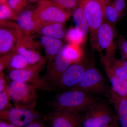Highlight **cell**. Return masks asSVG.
I'll list each match as a JSON object with an SVG mask.
<instances>
[{
    "instance_id": "6da1fadb",
    "label": "cell",
    "mask_w": 127,
    "mask_h": 127,
    "mask_svg": "<svg viewBox=\"0 0 127 127\" xmlns=\"http://www.w3.org/2000/svg\"><path fill=\"white\" fill-rule=\"evenodd\" d=\"M101 100L93 95L77 90L62 92L53 100L55 110H67L85 113Z\"/></svg>"
},
{
    "instance_id": "7a4b0ae2",
    "label": "cell",
    "mask_w": 127,
    "mask_h": 127,
    "mask_svg": "<svg viewBox=\"0 0 127 127\" xmlns=\"http://www.w3.org/2000/svg\"><path fill=\"white\" fill-rule=\"evenodd\" d=\"M35 88L32 84L12 81L7 86L10 100L15 107L33 109L36 104Z\"/></svg>"
},
{
    "instance_id": "3957f363",
    "label": "cell",
    "mask_w": 127,
    "mask_h": 127,
    "mask_svg": "<svg viewBox=\"0 0 127 127\" xmlns=\"http://www.w3.org/2000/svg\"><path fill=\"white\" fill-rule=\"evenodd\" d=\"M70 90H79L93 96L104 95L107 97L110 91L100 72L92 67L87 69L79 83Z\"/></svg>"
},
{
    "instance_id": "277c9868",
    "label": "cell",
    "mask_w": 127,
    "mask_h": 127,
    "mask_svg": "<svg viewBox=\"0 0 127 127\" xmlns=\"http://www.w3.org/2000/svg\"><path fill=\"white\" fill-rule=\"evenodd\" d=\"M115 32L113 26L104 20L97 30L95 35L91 39L93 47L100 52L105 50L106 54L103 56L108 61L114 57Z\"/></svg>"
},
{
    "instance_id": "5b68a950",
    "label": "cell",
    "mask_w": 127,
    "mask_h": 127,
    "mask_svg": "<svg viewBox=\"0 0 127 127\" xmlns=\"http://www.w3.org/2000/svg\"><path fill=\"white\" fill-rule=\"evenodd\" d=\"M117 117L108 104L100 101L84 113L82 127H101L112 122Z\"/></svg>"
},
{
    "instance_id": "8992f818",
    "label": "cell",
    "mask_w": 127,
    "mask_h": 127,
    "mask_svg": "<svg viewBox=\"0 0 127 127\" xmlns=\"http://www.w3.org/2000/svg\"><path fill=\"white\" fill-rule=\"evenodd\" d=\"M35 11L40 25L50 22L63 24L71 15L70 12L58 6L51 0L39 1Z\"/></svg>"
},
{
    "instance_id": "52a82bcc",
    "label": "cell",
    "mask_w": 127,
    "mask_h": 127,
    "mask_svg": "<svg viewBox=\"0 0 127 127\" xmlns=\"http://www.w3.org/2000/svg\"><path fill=\"white\" fill-rule=\"evenodd\" d=\"M79 4L84 9L91 32V39L104 20L105 0H79Z\"/></svg>"
},
{
    "instance_id": "ba28073f",
    "label": "cell",
    "mask_w": 127,
    "mask_h": 127,
    "mask_svg": "<svg viewBox=\"0 0 127 127\" xmlns=\"http://www.w3.org/2000/svg\"><path fill=\"white\" fill-rule=\"evenodd\" d=\"M46 62L45 57L40 61L23 69L12 70L9 71L8 76L12 81L25 83L32 84L36 89H43V85L39 74Z\"/></svg>"
},
{
    "instance_id": "9c48e42d",
    "label": "cell",
    "mask_w": 127,
    "mask_h": 127,
    "mask_svg": "<svg viewBox=\"0 0 127 127\" xmlns=\"http://www.w3.org/2000/svg\"><path fill=\"white\" fill-rule=\"evenodd\" d=\"M1 119L6 120L18 127H24L32 123L39 121V116L34 109L12 108L0 112Z\"/></svg>"
},
{
    "instance_id": "30bf717a",
    "label": "cell",
    "mask_w": 127,
    "mask_h": 127,
    "mask_svg": "<svg viewBox=\"0 0 127 127\" xmlns=\"http://www.w3.org/2000/svg\"><path fill=\"white\" fill-rule=\"evenodd\" d=\"M40 45L30 35L26 34L18 41L13 51L23 56L30 65H34L43 58L39 52Z\"/></svg>"
},
{
    "instance_id": "8fae6325",
    "label": "cell",
    "mask_w": 127,
    "mask_h": 127,
    "mask_svg": "<svg viewBox=\"0 0 127 127\" xmlns=\"http://www.w3.org/2000/svg\"><path fill=\"white\" fill-rule=\"evenodd\" d=\"M82 61L72 64L64 73L57 89L63 92L70 90L79 83L85 71L89 67L86 66Z\"/></svg>"
},
{
    "instance_id": "7c38bea8",
    "label": "cell",
    "mask_w": 127,
    "mask_h": 127,
    "mask_svg": "<svg viewBox=\"0 0 127 127\" xmlns=\"http://www.w3.org/2000/svg\"><path fill=\"white\" fill-rule=\"evenodd\" d=\"M26 34V32L17 24H14L10 28L0 26V56L12 51L18 41Z\"/></svg>"
},
{
    "instance_id": "4fadbf2b",
    "label": "cell",
    "mask_w": 127,
    "mask_h": 127,
    "mask_svg": "<svg viewBox=\"0 0 127 127\" xmlns=\"http://www.w3.org/2000/svg\"><path fill=\"white\" fill-rule=\"evenodd\" d=\"M83 117L75 111L55 110L49 119L51 127H82Z\"/></svg>"
},
{
    "instance_id": "5bb4252c",
    "label": "cell",
    "mask_w": 127,
    "mask_h": 127,
    "mask_svg": "<svg viewBox=\"0 0 127 127\" xmlns=\"http://www.w3.org/2000/svg\"><path fill=\"white\" fill-rule=\"evenodd\" d=\"M101 60L103 64L108 77L111 82L112 87L110 93L120 99L127 98V81L118 78L112 70L109 62L101 55Z\"/></svg>"
},
{
    "instance_id": "9a60e30c",
    "label": "cell",
    "mask_w": 127,
    "mask_h": 127,
    "mask_svg": "<svg viewBox=\"0 0 127 127\" xmlns=\"http://www.w3.org/2000/svg\"><path fill=\"white\" fill-rule=\"evenodd\" d=\"M15 21L16 24L28 35L37 32L40 25L35 9L24 10Z\"/></svg>"
},
{
    "instance_id": "2e32d148",
    "label": "cell",
    "mask_w": 127,
    "mask_h": 127,
    "mask_svg": "<svg viewBox=\"0 0 127 127\" xmlns=\"http://www.w3.org/2000/svg\"><path fill=\"white\" fill-rule=\"evenodd\" d=\"M40 43L45 50L46 59L47 61V69L49 68L57 53L62 47L63 42L60 39L41 36Z\"/></svg>"
},
{
    "instance_id": "e0dca14e",
    "label": "cell",
    "mask_w": 127,
    "mask_h": 127,
    "mask_svg": "<svg viewBox=\"0 0 127 127\" xmlns=\"http://www.w3.org/2000/svg\"><path fill=\"white\" fill-rule=\"evenodd\" d=\"M37 32L42 36L60 40L65 36L63 24L57 22L42 23L39 26Z\"/></svg>"
},
{
    "instance_id": "ac0fdd59",
    "label": "cell",
    "mask_w": 127,
    "mask_h": 127,
    "mask_svg": "<svg viewBox=\"0 0 127 127\" xmlns=\"http://www.w3.org/2000/svg\"><path fill=\"white\" fill-rule=\"evenodd\" d=\"M113 105L122 127H127V98L120 99L109 93L107 97Z\"/></svg>"
},
{
    "instance_id": "d6986e66",
    "label": "cell",
    "mask_w": 127,
    "mask_h": 127,
    "mask_svg": "<svg viewBox=\"0 0 127 127\" xmlns=\"http://www.w3.org/2000/svg\"><path fill=\"white\" fill-rule=\"evenodd\" d=\"M73 19L75 28L81 31L86 36L89 30L88 23L84 9L79 4L74 10Z\"/></svg>"
},
{
    "instance_id": "ffe728a7",
    "label": "cell",
    "mask_w": 127,
    "mask_h": 127,
    "mask_svg": "<svg viewBox=\"0 0 127 127\" xmlns=\"http://www.w3.org/2000/svg\"><path fill=\"white\" fill-rule=\"evenodd\" d=\"M108 62L114 75L119 79L127 81V66L123 60L114 57Z\"/></svg>"
},
{
    "instance_id": "44dd1931",
    "label": "cell",
    "mask_w": 127,
    "mask_h": 127,
    "mask_svg": "<svg viewBox=\"0 0 127 127\" xmlns=\"http://www.w3.org/2000/svg\"><path fill=\"white\" fill-rule=\"evenodd\" d=\"M63 48L64 52L72 63H77L83 59L82 51L79 46L68 43L63 45Z\"/></svg>"
},
{
    "instance_id": "7402d4cb",
    "label": "cell",
    "mask_w": 127,
    "mask_h": 127,
    "mask_svg": "<svg viewBox=\"0 0 127 127\" xmlns=\"http://www.w3.org/2000/svg\"><path fill=\"white\" fill-rule=\"evenodd\" d=\"M66 40L70 44L80 46L85 40V35L79 30L74 28L68 29L65 34Z\"/></svg>"
},
{
    "instance_id": "603a6c76",
    "label": "cell",
    "mask_w": 127,
    "mask_h": 127,
    "mask_svg": "<svg viewBox=\"0 0 127 127\" xmlns=\"http://www.w3.org/2000/svg\"><path fill=\"white\" fill-rule=\"evenodd\" d=\"M30 65L25 58L15 51L12 57L7 68L9 71L19 70L26 68Z\"/></svg>"
},
{
    "instance_id": "cb8c5ba5",
    "label": "cell",
    "mask_w": 127,
    "mask_h": 127,
    "mask_svg": "<svg viewBox=\"0 0 127 127\" xmlns=\"http://www.w3.org/2000/svg\"><path fill=\"white\" fill-rule=\"evenodd\" d=\"M121 16L112 4H107L105 8L104 20L113 26L117 22Z\"/></svg>"
},
{
    "instance_id": "d4e9b609",
    "label": "cell",
    "mask_w": 127,
    "mask_h": 127,
    "mask_svg": "<svg viewBox=\"0 0 127 127\" xmlns=\"http://www.w3.org/2000/svg\"><path fill=\"white\" fill-rule=\"evenodd\" d=\"M17 16L7 3L0 4V21L15 20Z\"/></svg>"
},
{
    "instance_id": "484cf974",
    "label": "cell",
    "mask_w": 127,
    "mask_h": 127,
    "mask_svg": "<svg viewBox=\"0 0 127 127\" xmlns=\"http://www.w3.org/2000/svg\"><path fill=\"white\" fill-rule=\"evenodd\" d=\"M27 2V0H8L7 4L17 16L25 10Z\"/></svg>"
},
{
    "instance_id": "4316f807",
    "label": "cell",
    "mask_w": 127,
    "mask_h": 127,
    "mask_svg": "<svg viewBox=\"0 0 127 127\" xmlns=\"http://www.w3.org/2000/svg\"><path fill=\"white\" fill-rule=\"evenodd\" d=\"M60 7L69 11L75 10L78 6L79 0H51Z\"/></svg>"
},
{
    "instance_id": "83f0119b",
    "label": "cell",
    "mask_w": 127,
    "mask_h": 127,
    "mask_svg": "<svg viewBox=\"0 0 127 127\" xmlns=\"http://www.w3.org/2000/svg\"><path fill=\"white\" fill-rule=\"evenodd\" d=\"M10 100L7 87L4 91L0 92V112L9 110L12 108L9 102Z\"/></svg>"
},
{
    "instance_id": "f1b7e54d",
    "label": "cell",
    "mask_w": 127,
    "mask_h": 127,
    "mask_svg": "<svg viewBox=\"0 0 127 127\" xmlns=\"http://www.w3.org/2000/svg\"><path fill=\"white\" fill-rule=\"evenodd\" d=\"M15 52L13 51L1 56L0 58V73L2 72L5 68H7L9 62Z\"/></svg>"
},
{
    "instance_id": "f546056e",
    "label": "cell",
    "mask_w": 127,
    "mask_h": 127,
    "mask_svg": "<svg viewBox=\"0 0 127 127\" xmlns=\"http://www.w3.org/2000/svg\"><path fill=\"white\" fill-rule=\"evenodd\" d=\"M118 46L123 59L127 60V39L120 36L119 40Z\"/></svg>"
},
{
    "instance_id": "4dcf8cb0",
    "label": "cell",
    "mask_w": 127,
    "mask_h": 127,
    "mask_svg": "<svg viewBox=\"0 0 127 127\" xmlns=\"http://www.w3.org/2000/svg\"><path fill=\"white\" fill-rule=\"evenodd\" d=\"M112 4L117 10L122 15L126 7V0H114Z\"/></svg>"
},
{
    "instance_id": "1f68e13d",
    "label": "cell",
    "mask_w": 127,
    "mask_h": 127,
    "mask_svg": "<svg viewBox=\"0 0 127 127\" xmlns=\"http://www.w3.org/2000/svg\"><path fill=\"white\" fill-rule=\"evenodd\" d=\"M5 80L3 73H0V92H2L7 88Z\"/></svg>"
},
{
    "instance_id": "d6a6232c",
    "label": "cell",
    "mask_w": 127,
    "mask_h": 127,
    "mask_svg": "<svg viewBox=\"0 0 127 127\" xmlns=\"http://www.w3.org/2000/svg\"><path fill=\"white\" fill-rule=\"evenodd\" d=\"M24 127H46L44 123L41 120L36 121Z\"/></svg>"
},
{
    "instance_id": "836d02e7",
    "label": "cell",
    "mask_w": 127,
    "mask_h": 127,
    "mask_svg": "<svg viewBox=\"0 0 127 127\" xmlns=\"http://www.w3.org/2000/svg\"><path fill=\"white\" fill-rule=\"evenodd\" d=\"M118 122V119L117 117L112 122L101 127H119Z\"/></svg>"
},
{
    "instance_id": "e575fe53",
    "label": "cell",
    "mask_w": 127,
    "mask_h": 127,
    "mask_svg": "<svg viewBox=\"0 0 127 127\" xmlns=\"http://www.w3.org/2000/svg\"><path fill=\"white\" fill-rule=\"evenodd\" d=\"M0 127H18L12 124L9 123L4 121H0Z\"/></svg>"
},
{
    "instance_id": "d590c367",
    "label": "cell",
    "mask_w": 127,
    "mask_h": 127,
    "mask_svg": "<svg viewBox=\"0 0 127 127\" xmlns=\"http://www.w3.org/2000/svg\"><path fill=\"white\" fill-rule=\"evenodd\" d=\"M28 2H37L38 3L39 1L42 0H27Z\"/></svg>"
},
{
    "instance_id": "8d00e7d4",
    "label": "cell",
    "mask_w": 127,
    "mask_h": 127,
    "mask_svg": "<svg viewBox=\"0 0 127 127\" xmlns=\"http://www.w3.org/2000/svg\"><path fill=\"white\" fill-rule=\"evenodd\" d=\"M8 0H0V4L7 3Z\"/></svg>"
},
{
    "instance_id": "74e56055",
    "label": "cell",
    "mask_w": 127,
    "mask_h": 127,
    "mask_svg": "<svg viewBox=\"0 0 127 127\" xmlns=\"http://www.w3.org/2000/svg\"><path fill=\"white\" fill-rule=\"evenodd\" d=\"M106 0V2L107 4H108V3H109V1L111 0Z\"/></svg>"
}]
</instances>
